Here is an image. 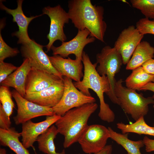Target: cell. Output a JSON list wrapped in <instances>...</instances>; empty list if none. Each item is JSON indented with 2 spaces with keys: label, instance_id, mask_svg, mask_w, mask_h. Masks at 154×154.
Returning a JSON list of instances; mask_svg holds the SVG:
<instances>
[{
  "label": "cell",
  "instance_id": "obj_1",
  "mask_svg": "<svg viewBox=\"0 0 154 154\" xmlns=\"http://www.w3.org/2000/svg\"><path fill=\"white\" fill-rule=\"evenodd\" d=\"M70 19L78 30L87 29L89 37L102 42L107 25L104 20V9L102 6L93 5L90 0H71L68 1Z\"/></svg>",
  "mask_w": 154,
  "mask_h": 154
},
{
  "label": "cell",
  "instance_id": "obj_2",
  "mask_svg": "<svg viewBox=\"0 0 154 154\" xmlns=\"http://www.w3.org/2000/svg\"><path fill=\"white\" fill-rule=\"evenodd\" d=\"M82 61L84 66L82 80L73 83L75 87L84 94L90 96V89L93 90L99 98L100 110L98 116L105 121L110 123L114 121L115 115L108 104L105 103L104 94L108 96L110 91V86L108 78L106 75H100L97 71L98 64H93L88 54L83 51Z\"/></svg>",
  "mask_w": 154,
  "mask_h": 154
},
{
  "label": "cell",
  "instance_id": "obj_3",
  "mask_svg": "<svg viewBox=\"0 0 154 154\" xmlns=\"http://www.w3.org/2000/svg\"><path fill=\"white\" fill-rule=\"evenodd\" d=\"M98 107L95 102L85 104L69 110L56 122L58 133L64 137L63 146L64 148H68L78 141L88 125L89 117Z\"/></svg>",
  "mask_w": 154,
  "mask_h": 154
},
{
  "label": "cell",
  "instance_id": "obj_4",
  "mask_svg": "<svg viewBox=\"0 0 154 154\" xmlns=\"http://www.w3.org/2000/svg\"><path fill=\"white\" fill-rule=\"evenodd\" d=\"M122 79L116 81L114 93L119 100L121 108L126 113L131 116L135 121L148 113L149 105L154 104V99L151 97L147 98L136 91L123 86Z\"/></svg>",
  "mask_w": 154,
  "mask_h": 154
},
{
  "label": "cell",
  "instance_id": "obj_5",
  "mask_svg": "<svg viewBox=\"0 0 154 154\" xmlns=\"http://www.w3.org/2000/svg\"><path fill=\"white\" fill-rule=\"evenodd\" d=\"M96 63L98 64L96 70L101 76H107L110 86V91L108 96L114 104L119 105V103L114 93V87L116 81V74L119 72L123 64L122 56L114 47L106 46L96 55Z\"/></svg>",
  "mask_w": 154,
  "mask_h": 154
},
{
  "label": "cell",
  "instance_id": "obj_6",
  "mask_svg": "<svg viewBox=\"0 0 154 154\" xmlns=\"http://www.w3.org/2000/svg\"><path fill=\"white\" fill-rule=\"evenodd\" d=\"M64 89L59 102L52 108L54 114L62 116L69 110L88 103H95L96 100L91 96L86 95L78 90L72 80L63 77Z\"/></svg>",
  "mask_w": 154,
  "mask_h": 154
},
{
  "label": "cell",
  "instance_id": "obj_7",
  "mask_svg": "<svg viewBox=\"0 0 154 154\" xmlns=\"http://www.w3.org/2000/svg\"><path fill=\"white\" fill-rule=\"evenodd\" d=\"M42 13V15H48L50 21L49 32L47 36L49 42L45 46L47 52L50 50L56 41L59 40L62 42L66 40L64 27L65 24L68 23L70 19L68 12L59 5L54 7H46L43 9Z\"/></svg>",
  "mask_w": 154,
  "mask_h": 154
},
{
  "label": "cell",
  "instance_id": "obj_8",
  "mask_svg": "<svg viewBox=\"0 0 154 154\" xmlns=\"http://www.w3.org/2000/svg\"><path fill=\"white\" fill-rule=\"evenodd\" d=\"M110 138L108 128L99 124L88 125L78 140L85 153L94 154L102 149Z\"/></svg>",
  "mask_w": 154,
  "mask_h": 154
},
{
  "label": "cell",
  "instance_id": "obj_9",
  "mask_svg": "<svg viewBox=\"0 0 154 154\" xmlns=\"http://www.w3.org/2000/svg\"><path fill=\"white\" fill-rule=\"evenodd\" d=\"M43 47L31 39L22 44L21 48L22 56L29 59L31 67L52 74L63 79V77L52 64L49 56L44 51Z\"/></svg>",
  "mask_w": 154,
  "mask_h": 154
},
{
  "label": "cell",
  "instance_id": "obj_10",
  "mask_svg": "<svg viewBox=\"0 0 154 154\" xmlns=\"http://www.w3.org/2000/svg\"><path fill=\"white\" fill-rule=\"evenodd\" d=\"M11 93L17 107V114L13 117L16 125L22 124L35 117L54 115L52 108L41 106L29 101L15 90Z\"/></svg>",
  "mask_w": 154,
  "mask_h": 154
},
{
  "label": "cell",
  "instance_id": "obj_11",
  "mask_svg": "<svg viewBox=\"0 0 154 154\" xmlns=\"http://www.w3.org/2000/svg\"><path fill=\"white\" fill-rule=\"evenodd\" d=\"M90 33L87 29L78 30L76 35L72 40L62 42L61 45L59 46L53 45L51 48L52 54L59 55L65 58L70 54H74L76 59L82 61L84 47L87 44L94 42L96 39L93 37H88Z\"/></svg>",
  "mask_w": 154,
  "mask_h": 154
},
{
  "label": "cell",
  "instance_id": "obj_12",
  "mask_svg": "<svg viewBox=\"0 0 154 154\" xmlns=\"http://www.w3.org/2000/svg\"><path fill=\"white\" fill-rule=\"evenodd\" d=\"M144 36L133 25L129 26L121 31L114 47L121 55L123 64L128 63Z\"/></svg>",
  "mask_w": 154,
  "mask_h": 154
},
{
  "label": "cell",
  "instance_id": "obj_13",
  "mask_svg": "<svg viewBox=\"0 0 154 154\" xmlns=\"http://www.w3.org/2000/svg\"><path fill=\"white\" fill-rule=\"evenodd\" d=\"M61 116L54 114L46 116V119L41 122L34 123L31 120L22 124V143L27 149L33 147L34 143L37 138L46 130L60 118Z\"/></svg>",
  "mask_w": 154,
  "mask_h": 154
},
{
  "label": "cell",
  "instance_id": "obj_14",
  "mask_svg": "<svg viewBox=\"0 0 154 154\" xmlns=\"http://www.w3.org/2000/svg\"><path fill=\"white\" fill-rule=\"evenodd\" d=\"M64 89L63 80L39 92L26 94L24 97L39 105L52 108L60 101Z\"/></svg>",
  "mask_w": 154,
  "mask_h": 154
},
{
  "label": "cell",
  "instance_id": "obj_15",
  "mask_svg": "<svg viewBox=\"0 0 154 154\" xmlns=\"http://www.w3.org/2000/svg\"><path fill=\"white\" fill-rule=\"evenodd\" d=\"M23 0L17 1V6L15 9H9L2 2L0 3V8L6 12L12 15L13 21L17 23L18 27L19 30L12 34V36H15L18 38V44H24L28 42L31 40L29 36L28 29L30 23L34 19L41 16L42 14L30 17H26L24 14L22 8Z\"/></svg>",
  "mask_w": 154,
  "mask_h": 154
},
{
  "label": "cell",
  "instance_id": "obj_16",
  "mask_svg": "<svg viewBox=\"0 0 154 154\" xmlns=\"http://www.w3.org/2000/svg\"><path fill=\"white\" fill-rule=\"evenodd\" d=\"M49 57L53 66L63 76L76 82L80 81L83 77L82 61L76 59L73 60L68 57L67 58H64L59 55Z\"/></svg>",
  "mask_w": 154,
  "mask_h": 154
},
{
  "label": "cell",
  "instance_id": "obj_17",
  "mask_svg": "<svg viewBox=\"0 0 154 154\" xmlns=\"http://www.w3.org/2000/svg\"><path fill=\"white\" fill-rule=\"evenodd\" d=\"M63 80L52 74L31 67L26 81L25 94L39 92Z\"/></svg>",
  "mask_w": 154,
  "mask_h": 154
},
{
  "label": "cell",
  "instance_id": "obj_18",
  "mask_svg": "<svg viewBox=\"0 0 154 154\" xmlns=\"http://www.w3.org/2000/svg\"><path fill=\"white\" fill-rule=\"evenodd\" d=\"M31 68L29 59L24 58L21 65L2 82L1 85L13 87L24 97L27 78Z\"/></svg>",
  "mask_w": 154,
  "mask_h": 154
},
{
  "label": "cell",
  "instance_id": "obj_19",
  "mask_svg": "<svg viewBox=\"0 0 154 154\" xmlns=\"http://www.w3.org/2000/svg\"><path fill=\"white\" fill-rule=\"evenodd\" d=\"M154 57V47L147 41H141L127 64L126 69L134 70L142 66L147 61Z\"/></svg>",
  "mask_w": 154,
  "mask_h": 154
},
{
  "label": "cell",
  "instance_id": "obj_20",
  "mask_svg": "<svg viewBox=\"0 0 154 154\" xmlns=\"http://www.w3.org/2000/svg\"><path fill=\"white\" fill-rule=\"evenodd\" d=\"M21 133L17 131L14 127L8 130L0 128L1 145L7 147L16 154H30L19 140Z\"/></svg>",
  "mask_w": 154,
  "mask_h": 154
},
{
  "label": "cell",
  "instance_id": "obj_21",
  "mask_svg": "<svg viewBox=\"0 0 154 154\" xmlns=\"http://www.w3.org/2000/svg\"><path fill=\"white\" fill-rule=\"evenodd\" d=\"M110 138L121 145L127 151V154H141V148L144 146L143 140L134 141L128 138V133H119L108 127Z\"/></svg>",
  "mask_w": 154,
  "mask_h": 154
},
{
  "label": "cell",
  "instance_id": "obj_22",
  "mask_svg": "<svg viewBox=\"0 0 154 154\" xmlns=\"http://www.w3.org/2000/svg\"><path fill=\"white\" fill-rule=\"evenodd\" d=\"M58 133L56 126L52 125L37 138V141L39 150L46 154H65L64 149L56 152L54 140Z\"/></svg>",
  "mask_w": 154,
  "mask_h": 154
},
{
  "label": "cell",
  "instance_id": "obj_23",
  "mask_svg": "<svg viewBox=\"0 0 154 154\" xmlns=\"http://www.w3.org/2000/svg\"><path fill=\"white\" fill-rule=\"evenodd\" d=\"M151 82H154V75L147 72L142 66L133 70L125 80L127 88L138 91Z\"/></svg>",
  "mask_w": 154,
  "mask_h": 154
},
{
  "label": "cell",
  "instance_id": "obj_24",
  "mask_svg": "<svg viewBox=\"0 0 154 154\" xmlns=\"http://www.w3.org/2000/svg\"><path fill=\"white\" fill-rule=\"evenodd\" d=\"M116 126L123 133H132L154 137V127L147 125L145 121L144 117H141L131 124H125L122 122H118L116 124Z\"/></svg>",
  "mask_w": 154,
  "mask_h": 154
},
{
  "label": "cell",
  "instance_id": "obj_25",
  "mask_svg": "<svg viewBox=\"0 0 154 154\" xmlns=\"http://www.w3.org/2000/svg\"><path fill=\"white\" fill-rule=\"evenodd\" d=\"M12 94L9 87L1 85L0 101L3 108L8 117L10 118L13 112L15 104L12 98Z\"/></svg>",
  "mask_w": 154,
  "mask_h": 154
},
{
  "label": "cell",
  "instance_id": "obj_26",
  "mask_svg": "<svg viewBox=\"0 0 154 154\" xmlns=\"http://www.w3.org/2000/svg\"><path fill=\"white\" fill-rule=\"evenodd\" d=\"M132 7L139 10L145 18L154 20V0H131Z\"/></svg>",
  "mask_w": 154,
  "mask_h": 154
},
{
  "label": "cell",
  "instance_id": "obj_27",
  "mask_svg": "<svg viewBox=\"0 0 154 154\" xmlns=\"http://www.w3.org/2000/svg\"><path fill=\"white\" fill-rule=\"evenodd\" d=\"M19 53L17 48H12L8 45L3 40L0 33V62H3L6 58L16 56Z\"/></svg>",
  "mask_w": 154,
  "mask_h": 154
},
{
  "label": "cell",
  "instance_id": "obj_28",
  "mask_svg": "<svg viewBox=\"0 0 154 154\" xmlns=\"http://www.w3.org/2000/svg\"><path fill=\"white\" fill-rule=\"evenodd\" d=\"M136 27L142 34L154 35V20L144 18L140 19L136 23Z\"/></svg>",
  "mask_w": 154,
  "mask_h": 154
},
{
  "label": "cell",
  "instance_id": "obj_29",
  "mask_svg": "<svg viewBox=\"0 0 154 154\" xmlns=\"http://www.w3.org/2000/svg\"><path fill=\"white\" fill-rule=\"evenodd\" d=\"M18 67L10 63L0 62V83L5 80Z\"/></svg>",
  "mask_w": 154,
  "mask_h": 154
},
{
  "label": "cell",
  "instance_id": "obj_30",
  "mask_svg": "<svg viewBox=\"0 0 154 154\" xmlns=\"http://www.w3.org/2000/svg\"><path fill=\"white\" fill-rule=\"evenodd\" d=\"M11 124L10 118L7 115L0 104V128L4 130H8L11 128Z\"/></svg>",
  "mask_w": 154,
  "mask_h": 154
},
{
  "label": "cell",
  "instance_id": "obj_31",
  "mask_svg": "<svg viewBox=\"0 0 154 154\" xmlns=\"http://www.w3.org/2000/svg\"><path fill=\"white\" fill-rule=\"evenodd\" d=\"M145 151L147 152L154 151V139L149 138L147 136H145L143 139Z\"/></svg>",
  "mask_w": 154,
  "mask_h": 154
},
{
  "label": "cell",
  "instance_id": "obj_32",
  "mask_svg": "<svg viewBox=\"0 0 154 154\" xmlns=\"http://www.w3.org/2000/svg\"><path fill=\"white\" fill-rule=\"evenodd\" d=\"M144 70L148 73L154 75V59H150L142 66Z\"/></svg>",
  "mask_w": 154,
  "mask_h": 154
},
{
  "label": "cell",
  "instance_id": "obj_33",
  "mask_svg": "<svg viewBox=\"0 0 154 154\" xmlns=\"http://www.w3.org/2000/svg\"><path fill=\"white\" fill-rule=\"evenodd\" d=\"M112 145H106L101 150L94 154H112Z\"/></svg>",
  "mask_w": 154,
  "mask_h": 154
},
{
  "label": "cell",
  "instance_id": "obj_34",
  "mask_svg": "<svg viewBox=\"0 0 154 154\" xmlns=\"http://www.w3.org/2000/svg\"><path fill=\"white\" fill-rule=\"evenodd\" d=\"M141 90H149L154 93V94L152 97L154 99V82H149L143 87L141 89Z\"/></svg>",
  "mask_w": 154,
  "mask_h": 154
},
{
  "label": "cell",
  "instance_id": "obj_35",
  "mask_svg": "<svg viewBox=\"0 0 154 154\" xmlns=\"http://www.w3.org/2000/svg\"><path fill=\"white\" fill-rule=\"evenodd\" d=\"M0 154H7L6 150L4 148H0Z\"/></svg>",
  "mask_w": 154,
  "mask_h": 154
},
{
  "label": "cell",
  "instance_id": "obj_36",
  "mask_svg": "<svg viewBox=\"0 0 154 154\" xmlns=\"http://www.w3.org/2000/svg\"><path fill=\"white\" fill-rule=\"evenodd\" d=\"M153 127H154V123H153Z\"/></svg>",
  "mask_w": 154,
  "mask_h": 154
},
{
  "label": "cell",
  "instance_id": "obj_37",
  "mask_svg": "<svg viewBox=\"0 0 154 154\" xmlns=\"http://www.w3.org/2000/svg\"><path fill=\"white\" fill-rule=\"evenodd\" d=\"M11 154H12V153H11Z\"/></svg>",
  "mask_w": 154,
  "mask_h": 154
}]
</instances>
